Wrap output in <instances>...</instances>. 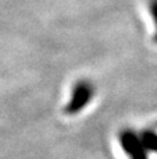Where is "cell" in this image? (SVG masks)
Here are the masks:
<instances>
[{
    "instance_id": "2",
    "label": "cell",
    "mask_w": 157,
    "mask_h": 159,
    "mask_svg": "<svg viewBox=\"0 0 157 159\" xmlns=\"http://www.w3.org/2000/svg\"><path fill=\"white\" fill-rule=\"evenodd\" d=\"M120 143L129 159H147V151L143 148L139 134L134 130L125 129L120 133Z\"/></svg>"
},
{
    "instance_id": "4",
    "label": "cell",
    "mask_w": 157,
    "mask_h": 159,
    "mask_svg": "<svg viewBox=\"0 0 157 159\" xmlns=\"http://www.w3.org/2000/svg\"><path fill=\"white\" fill-rule=\"evenodd\" d=\"M149 11L152 14V18L156 25V34H155V42L157 43V0H150L149 2Z\"/></svg>"
},
{
    "instance_id": "3",
    "label": "cell",
    "mask_w": 157,
    "mask_h": 159,
    "mask_svg": "<svg viewBox=\"0 0 157 159\" xmlns=\"http://www.w3.org/2000/svg\"><path fill=\"white\" fill-rule=\"evenodd\" d=\"M142 145L147 152H157V133L153 130H143L139 134Z\"/></svg>"
},
{
    "instance_id": "1",
    "label": "cell",
    "mask_w": 157,
    "mask_h": 159,
    "mask_svg": "<svg viewBox=\"0 0 157 159\" xmlns=\"http://www.w3.org/2000/svg\"><path fill=\"white\" fill-rule=\"evenodd\" d=\"M95 95V87L89 80H79L72 87L70 101L66 105V115H77L83 110Z\"/></svg>"
}]
</instances>
